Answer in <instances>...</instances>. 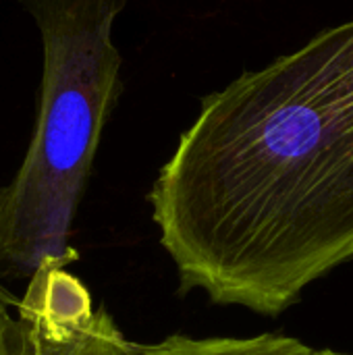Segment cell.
Segmentation results:
<instances>
[{
  "instance_id": "obj_1",
  "label": "cell",
  "mask_w": 353,
  "mask_h": 355,
  "mask_svg": "<svg viewBox=\"0 0 353 355\" xmlns=\"http://www.w3.org/2000/svg\"><path fill=\"white\" fill-rule=\"evenodd\" d=\"M148 200L218 306L279 316L353 260V17L206 96Z\"/></svg>"
},
{
  "instance_id": "obj_2",
  "label": "cell",
  "mask_w": 353,
  "mask_h": 355,
  "mask_svg": "<svg viewBox=\"0 0 353 355\" xmlns=\"http://www.w3.org/2000/svg\"><path fill=\"white\" fill-rule=\"evenodd\" d=\"M35 21L44 71L35 129L10 183L0 187V275L29 279L69 245L102 129L121 92L112 27L127 0H19Z\"/></svg>"
},
{
  "instance_id": "obj_3",
  "label": "cell",
  "mask_w": 353,
  "mask_h": 355,
  "mask_svg": "<svg viewBox=\"0 0 353 355\" xmlns=\"http://www.w3.org/2000/svg\"><path fill=\"white\" fill-rule=\"evenodd\" d=\"M77 252L44 258L17 304V355H135L137 345L69 270Z\"/></svg>"
},
{
  "instance_id": "obj_4",
  "label": "cell",
  "mask_w": 353,
  "mask_h": 355,
  "mask_svg": "<svg viewBox=\"0 0 353 355\" xmlns=\"http://www.w3.org/2000/svg\"><path fill=\"white\" fill-rule=\"evenodd\" d=\"M316 349L300 339L264 333L256 337H208L171 335L152 345H137L135 355H314Z\"/></svg>"
},
{
  "instance_id": "obj_5",
  "label": "cell",
  "mask_w": 353,
  "mask_h": 355,
  "mask_svg": "<svg viewBox=\"0 0 353 355\" xmlns=\"http://www.w3.org/2000/svg\"><path fill=\"white\" fill-rule=\"evenodd\" d=\"M15 300L0 283V355H17L19 347V327L17 318L10 314V308H17Z\"/></svg>"
},
{
  "instance_id": "obj_6",
  "label": "cell",
  "mask_w": 353,
  "mask_h": 355,
  "mask_svg": "<svg viewBox=\"0 0 353 355\" xmlns=\"http://www.w3.org/2000/svg\"><path fill=\"white\" fill-rule=\"evenodd\" d=\"M314 355H347V354H339V352H333V349H320V352H314Z\"/></svg>"
}]
</instances>
